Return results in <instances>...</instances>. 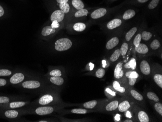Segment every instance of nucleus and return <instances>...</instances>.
Returning a JSON list of instances; mask_svg holds the SVG:
<instances>
[{"instance_id": "obj_1", "label": "nucleus", "mask_w": 162, "mask_h": 122, "mask_svg": "<svg viewBox=\"0 0 162 122\" xmlns=\"http://www.w3.org/2000/svg\"><path fill=\"white\" fill-rule=\"evenodd\" d=\"M73 45V42L68 38H61L56 40L55 43V50L59 52L67 51Z\"/></svg>"}, {"instance_id": "obj_34", "label": "nucleus", "mask_w": 162, "mask_h": 122, "mask_svg": "<svg viewBox=\"0 0 162 122\" xmlns=\"http://www.w3.org/2000/svg\"><path fill=\"white\" fill-rule=\"evenodd\" d=\"M59 8L62 11L65 13V14L68 13L70 10V7L68 3L64 2L59 3Z\"/></svg>"}, {"instance_id": "obj_28", "label": "nucleus", "mask_w": 162, "mask_h": 122, "mask_svg": "<svg viewBox=\"0 0 162 122\" xmlns=\"http://www.w3.org/2000/svg\"><path fill=\"white\" fill-rule=\"evenodd\" d=\"M120 56H121V54H120V49H117L114 52L110 57V61L111 62H115L119 60Z\"/></svg>"}, {"instance_id": "obj_45", "label": "nucleus", "mask_w": 162, "mask_h": 122, "mask_svg": "<svg viewBox=\"0 0 162 122\" xmlns=\"http://www.w3.org/2000/svg\"><path fill=\"white\" fill-rule=\"evenodd\" d=\"M160 2V0H152L149 3L148 8L149 9H154L155 8Z\"/></svg>"}, {"instance_id": "obj_27", "label": "nucleus", "mask_w": 162, "mask_h": 122, "mask_svg": "<svg viewBox=\"0 0 162 122\" xmlns=\"http://www.w3.org/2000/svg\"><path fill=\"white\" fill-rule=\"evenodd\" d=\"M98 103V101L94 100L89 101L85 102L83 104V106L86 109H93L95 107H96Z\"/></svg>"}, {"instance_id": "obj_48", "label": "nucleus", "mask_w": 162, "mask_h": 122, "mask_svg": "<svg viewBox=\"0 0 162 122\" xmlns=\"http://www.w3.org/2000/svg\"><path fill=\"white\" fill-rule=\"evenodd\" d=\"M124 113H125V116L127 118L129 117V118H131L133 117V115H132V113L130 111H129V110L125 112Z\"/></svg>"}, {"instance_id": "obj_43", "label": "nucleus", "mask_w": 162, "mask_h": 122, "mask_svg": "<svg viewBox=\"0 0 162 122\" xmlns=\"http://www.w3.org/2000/svg\"><path fill=\"white\" fill-rule=\"evenodd\" d=\"M105 92L106 93V94L109 95V97H113L116 95V91L113 88L111 89L110 87L106 88V89L105 90Z\"/></svg>"}, {"instance_id": "obj_42", "label": "nucleus", "mask_w": 162, "mask_h": 122, "mask_svg": "<svg viewBox=\"0 0 162 122\" xmlns=\"http://www.w3.org/2000/svg\"><path fill=\"white\" fill-rule=\"evenodd\" d=\"M105 75V70L104 68H99L96 72L95 76L98 78H102Z\"/></svg>"}, {"instance_id": "obj_32", "label": "nucleus", "mask_w": 162, "mask_h": 122, "mask_svg": "<svg viewBox=\"0 0 162 122\" xmlns=\"http://www.w3.org/2000/svg\"><path fill=\"white\" fill-rule=\"evenodd\" d=\"M89 13V11L86 9H81L78 10V11L74 14V17L76 18L82 17L84 16H87Z\"/></svg>"}, {"instance_id": "obj_2", "label": "nucleus", "mask_w": 162, "mask_h": 122, "mask_svg": "<svg viewBox=\"0 0 162 122\" xmlns=\"http://www.w3.org/2000/svg\"><path fill=\"white\" fill-rule=\"evenodd\" d=\"M124 77L127 79L128 86L132 88L136 83L139 77V75L136 71L129 70L125 72Z\"/></svg>"}, {"instance_id": "obj_54", "label": "nucleus", "mask_w": 162, "mask_h": 122, "mask_svg": "<svg viewBox=\"0 0 162 122\" xmlns=\"http://www.w3.org/2000/svg\"><path fill=\"white\" fill-rule=\"evenodd\" d=\"M39 122H47V121H39Z\"/></svg>"}, {"instance_id": "obj_22", "label": "nucleus", "mask_w": 162, "mask_h": 122, "mask_svg": "<svg viewBox=\"0 0 162 122\" xmlns=\"http://www.w3.org/2000/svg\"><path fill=\"white\" fill-rule=\"evenodd\" d=\"M56 29L52 28L51 26H47L44 27L41 32L42 36H48L54 34L56 32Z\"/></svg>"}, {"instance_id": "obj_12", "label": "nucleus", "mask_w": 162, "mask_h": 122, "mask_svg": "<svg viewBox=\"0 0 162 122\" xmlns=\"http://www.w3.org/2000/svg\"><path fill=\"white\" fill-rule=\"evenodd\" d=\"M65 14V13L61 10H56L51 15V21L52 22L56 21L58 23H60L64 19Z\"/></svg>"}, {"instance_id": "obj_11", "label": "nucleus", "mask_w": 162, "mask_h": 122, "mask_svg": "<svg viewBox=\"0 0 162 122\" xmlns=\"http://www.w3.org/2000/svg\"><path fill=\"white\" fill-rule=\"evenodd\" d=\"M40 82L37 80H28L24 81L22 83V87L24 89H36L40 87Z\"/></svg>"}, {"instance_id": "obj_15", "label": "nucleus", "mask_w": 162, "mask_h": 122, "mask_svg": "<svg viewBox=\"0 0 162 122\" xmlns=\"http://www.w3.org/2000/svg\"><path fill=\"white\" fill-rule=\"evenodd\" d=\"M54 100V97L50 94H46L41 96L38 100V103L39 105L45 106L52 103Z\"/></svg>"}, {"instance_id": "obj_51", "label": "nucleus", "mask_w": 162, "mask_h": 122, "mask_svg": "<svg viewBox=\"0 0 162 122\" xmlns=\"http://www.w3.org/2000/svg\"><path fill=\"white\" fill-rule=\"evenodd\" d=\"M149 0H137V1L139 2L140 3H145L148 1Z\"/></svg>"}, {"instance_id": "obj_50", "label": "nucleus", "mask_w": 162, "mask_h": 122, "mask_svg": "<svg viewBox=\"0 0 162 122\" xmlns=\"http://www.w3.org/2000/svg\"><path fill=\"white\" fill-rule=\"evenodd\" d=\"M57 2L58 3H62L68 2V0H56Z\"/></svg>"}, {"instance_id": "obj_21", "label": "nucleus", "mask_w": 162, "mask_h": 122, "mask_svg": "<svg viewBox=\"0 0 162 122\" xmlns=\"http://www.w3.org/2000/svg\"><path fill=\"white\" fill-rule=\"evenodd\" d=\"M135 51L139 54L145 55L147 54L149 51V47L148 46L144 43H140L138 46L135 47Z\"/></svg>"}, {"instance_id": "obj_49", "label": "nucleus", "mask_w": 162, "mask_h": 122, "mask_svg": "<svg viewBox=\"0 0 162 122\" xmlns=\"http://www.w3.org/2000/svg\"><path fill=\"white\" fill-rule=\"evenodd\" d=\"M4 11L3 8L0 6V17H1L4 15Z\"/></svg>"}, {"instance_id": "obj_36", "label": "nucleus", "mask_w": 162, "mask_h": 122, "mask_svg": "<svg viewBox=\"0 0 162 122\" xmlns=\"http://www.w3.org/2000/svg\"><path fill=\"white\" fill-rule=\"evenodd\" d=\"M142 40L145 41L149 40L152 37V34L149 32L144 31L141 34Z\"/></svg>"}, {"instance_id": "obj_3", "label": "nucleus", "mask_w": 162, "mask_h": 122, "mask_svg": "<svg viewBox=\"0 0 162 122\" xmlns=\"http://www.w3.org/2000/svg\"><path fill=\"white\" fill-rule=\"evenodd\" d=\"M112 87L114 90L117 92V93L121 95H128V93L129 88L128 87L125 86L123 84V83L119 80H114L113 82Z\"/></svg>"}, {"instance_id": "obj_38", "label": "nucleus", "mask_w": 162, "mask_h": 122, "mask_svg": "<svg viewBox=\"0 0 162 122\" xmlns=\"http://www.w3.org/2000/svg\"><path fill=\"white\" fill-rule=\"evenodd\" d=\"M154 108L157 113H158L161 117L162 116V104L160 102H155L154 105Z\"/></svg>"}, {"instance_id": "obj_39", "label": "nucleus", "mask_w": 162, "mask_h": 122, "mask_svg": "<svg viewBox=\"0 0 162 122\" xmlns=\"http://www.w3.org/2000/svg\"><path fill=\"white\" fill-rule=\"evenodd\" d=\"M11 98L7 96H0V106L10 103Z\"/></svg>"}, {"instance_id": "obj_20", "label": "nucleus", "mask_w": 162, "mask_h": 122, "mask_svg": "<svg viewBox=\"0 0 162 122\" xmlns=\"http://www.w3.org/2000/svg\"><path fill=\"white\" fill-rule=\"evenodd\" d=\"M137 63L135 58H131L130 61L123 65V69L127 71L135 70L136 69Z\"/></svg>"}, {"instance_id": "obj_47", "label": "nucleus", "mask_w": 162, "mask_h": 122, "mask_svg": "<svg viewBox=\"0 0 162 122\" xmlns=\"http://www.w3.org/2000/svg\"><path fill=\"white\" fill-rule=\"evenodd\" d=\"M8 81L6 79L0 78V87H3L7 85Z\"/></svg>"}, {"instance_id": "obj_16", "label": "nucleus", "mask_w": 162, "mask_h": 122, "mask_svg": "<svg viewBox=\"0 0 162 122\" xmlns=\"http://www.w3.org/2000/svg\"><path fill=\"white\" fill-rule=\"evenodd\" d=\"M107 9L105 8H100L94 10L91 14V18L92 19H96L101 18L106 15Z\"/></svg>"}, {"instance_id": "obj_6", "label": "nucleus", "mask_w": 162, "mask_h": 122, "mask_svg": "<svg viewBox=\"0 0 162 122\" xmlns=\"http://www.w3.org/2000/svg\"><path fill=\"white\" fill-rule=\"evenodd\" d=\"M119 99H114L108 102L103 107V110L106 112H113L118 110Z\"/></svg>"}, {"instance_id": "obj_7", "label": "nucleus", "mask_w": 162, "mask_h": 122, "mask_svg": "<svg viewBox=\"0 0 162 122\" xmlns=\"http://www.w3.org/2000/svg\"><path fill=\"white\" fill-rule=\"evenodd\" d=\"M132 107V103L129 100L127 99H123L119 101L118 106V110L119 113H124L129 110Z\"/></svg>"}, {"instance_id": "obj_23", "label": "nucleus", "mask_w": 162, "mask_h": 122, "mask_svg": "<svg viewBox=\"0 0 162 122\" xmlns=\"http://www.w3.org/2000/svg\"><path fill=\"white\" fill-rule=\"evenodd\" d=\"M50 82L57 86H61L64 84V79L61 77H51L50 78Z\"/></svg>"}, {"instance_id": "obj_5", "label": "nucleus", "mask_w": 162, "mask_h": 122, "mask_svg": "<svg viewBox=\"0 0 162 122\" xmlns=\"http://www.w3.org/2000/svg\"><path fill=\"white\" fill-rule=\"evenodd\" d=\"M135 114L137 120L140 122H149V118L148 115L144 110L135 108L133 110Z\"/></svg>"}, {"instance_id": "obj_46", "label": "nucleus", "mask_w": 162, "mask_h": 122, "mask_svg": "<svg viewBox=\"0 0 162 122\" xmlns=\"http://www.w3.org/2000/svg\"><path fill=\"white\" fill-rule=\"evenodd\" d=\"M51 27L52 28H54V29H58V28H59V24L58 22H56V21H53V22H52Z\"/></svg>"}, {"instance_id": "obj_17", "label": "nucleus", "mask_w": 162, "mask_h": 122, "mask_svg": "<svg viewBox=\"0 0 162 122\" xmlns=\"http://www.w3.org/2000/svg\"><path fill=\"white\" fill-rule=\"evenodd\" d=\"M122 23V20L120 19H114L108 22L106 26L109 30H113L121 26Z\"/></svg>"}, {"instance_id": "obj_31", "label": "nucleus", "mask_w": 162, "mask_h": 122, "mask_svg": "<svg viewBox=\"0 0 162 122\" xmlns=\"http://www.w3.org/2000/svg\"><path fill=\"white\" fill-rule=\"evenodd\" d=\"M72 4L74 8L77 10L83 9L84 7V3L81 0H73Z\"/></svg>"}, {"instance_id": "obj_9", "label": "nucleus", "mask_w": 162, "mask_h": 122, "mask_svg": "<svg viewBox=\"0 0 162 122\" xmlns=\"http://www.w3.org/2000/svg\"><path fill=\"white\" fill-rule=\"evenodd\" d=\"M128 95H129L131 97V98L133 99L137 103H142L144 101V97L135 89L132 88L129 89Z\"/></svg>"}, {"instance_id": "obj_4", "label": "nucleus", "mask_w": 162, "mask_h": 122, "mask_svg": "<svg viewBox=\"0 0 162 122\" xmlns=\"http://www.w3.org/2000/svg\"><path fill=\"white\" fill-rule=\"evenodd\" d=\"M123 63L119 62L115 66L114 77L117 80H120L124 77V71L123 70Z\"/></svg>"}, {"instance_id": "obj_19", "label": "nucleus", "mask_w": 162, "mask_h": 122, "mask_svg": "<svg viewBox=\"0 0 162 122\" xmlns=\"http://www.w3.org/2000/svg\"><path fill=\"white\" fill-rule=\"evenodd\" d=\"M119 39L118 37H113L106 43V49L108 50H112L119 45Z\"/></svg>"}, {"instance_id": "obj_18", "label": "nucleus", "mask_w": 162, "mask_h": 122, "mask_svg": "<svg viewBox=\"0 0 162 122\" xmlns=\"http://www.w3.org/2000/svg\"><path fill=\"white\" fill-rule=\"evenodd\" d=\"M3 115L8 119H15L19 115V112L15 109H7L3 111Z\"/></svg>"}, {"instance_id": "obj_44", "label": "nucleus", "mask_w": 162, "mask_h": 122, "mask_svg": "<svg viewBox=\"0 0 162 122\" xmlns=\"http://www.w3.org/2000/svg\"><path fill=\"white\" fill-rule=\"evenodd\" d=\"M49 75L51 77H61L62 72L60 70H53L50 72Z\"/></svg>"}, {"instance_id": "obj_24", "label": "nucleus", "mask_w": 162, "mask_h": 122, "mask_svg": "<svg viewBox=\"0 0 162 122\" xmlns=\"http://www.w3.org/2000/svg\"><path fill=\"white\" fill-rule=\"evenodd\" d=\"M153 79L156 84L158 86L160 89H162V75L159 72H155L154 75Z\"/></svg>"}, {"instance_id": "obj_13", "label": "nucleus", "mask_w": 162, "mask_h": 122, "mask_svg": "<svg viewBox=\"0 0 162 122\" xmlns=\"http://www.w3.org/2000/svg\"><path fill=\"white\" fill-rule=\"evenodd\" d=\"M25 79L24 75L22 72H16L15 74L12 75L10 77V83L13 85H17L21 83Z\"/></svg>"}, {"instance_id": "obj_33", "label": "nucleus", "mask_w": 162, "mask_h": 122, "mask_svg": "<svg viewBox=\"0 0 162 122\" xmlns=\"http://www.w3.org/2000/svg\"><path fill=\"white\" fill-rule=\"evenodd\" d=\"M129 45L127 42H124L122 43L120 49V54L122 56H125L129 50Z\"/></svg>"}, {"instance_id": "obj_25", "label": "nucleus", "mask_w": 162, "mask_h": 122, "mask_svg": "<svg viewBox=\"0 0 162 122\" xmlns=\"http://www.w3.org/2000/svg\"><path fill=\"white\" fill-rule=\"evenodd\" d=\"M136 12L133 9H128L123 14L122 18L124 20H128L135 16Z\"/></svg>"}, {"instance_id": "obj_26", "label": "nucleus", "mask_w": 162, "mask_h": 122, "mask_svg": "<svg viewBox=\"0 0 162 122\" xmlns=\"http://www.w3.org/2000/svg\"><path fill=\"white\" fill-rule=\"evenodd\" d=\"M137 31V28L136 27H134L130 29V30L127 32L125 35V40L127 41H129L132 40V38L134 37Z\"/></svg>"}, {"instance_id": "obj_52", "label": "nucleus", "mask_w": 162, "mask_h": 122, "mask_svg": "<svg viewBox=\"0 0 162 122\" xmlns=\"http://www.w3.org/2000/svg\"><path fill=\"white\" fill-rule=\"evenodd\" d=\"M89 65L90 66V70H92L93 68H94V64H92V63H90Z\"/></svg>"}, {"instance_id": "obj_40", "label": "nucleus", "mask_w": 162, "mask_h": 122, "mask_svg": "<svg viewBox=\"0 0 162 122\" xmlns=\"http://www.w3.org/2000/svg\"><path fill=\"white\" fill-rule=\"evenodd\" d=\"M141 40V34L139 33L136 35L134 40V41H133V44H134V46L135 47L138 46L140 45Z\"/></svg>"}, {"instance_id": "obj_14", "label": "nucleus", "mask_w": 162, "mask_h": 122, "mask_svg": "<svg viewBox=\"0 0 162 122\" xmlns=\"http://www.w3.org/2000/svg\"><path fill=\"white\" fill-rule=\"evenodd\" d=\"M26 105V103L23 101H12L10 103L0 106V107L10 109H16L24 107Z\"/></svg>"}, {"instance_id": "obj_35", "label": "nucleus", "mask_w": 162, "mask_h": 122, "mask_svg": "<svg viewBox=\"0 0 162 122\" xmlns=\"http://www.w3.org/2000/svg\"><path fill=\"white\" fill-rule=\"evenodd\" d=\"M161 47V43L159 40L157 39L154 40L150 44V48L153 50H158Z\"/></svg>"}, {"instance_id": "obj_8", "label": "nucleus", "mask_w": 162, "mask_h": 122, "mask_svg": "<svg viewBox=\"0 0 162 122\" xmlns=\"http://www.w3.org/2000/svg\"><path fill=\"white\" fill-rule=\"evenodd\" d=\"M139 68L141 72L144 76H148L151 74V67L149 62L146 60H143L141 61Z\"/></svg>"}, {"instance_id": "obj_37", "label": "nucleus", "mask_w": 162, "mask_h": 122, "mask_svg": "<svg viewBox=\"0 0 162 122\" xmlns=\"http://www.w3.org/2000/svg\"><path fill=\"white\" fill-rule=\"evenodd\" d=\"M71 113L78 114H85L88 113V110L86 109H71Z\"/></svg>"}, {"instance_id": "obj_29", "label": "nucleus", "mask_w": 162, "mask_h": 122, "mask_svg": "<svg viewBox=\"0 0 162 122\" xmlns=\"http://www.w3.org/2000/svg\"><path fill=\"white\" fill-rule=\"evenodd\" d=\"M86 24L84 23H77L74 24L73 28L75 31L83 32L86 29Z\"/></svg>"}, {"instance_id": "obj_41", "label": "nucleus", "mask_w": 162, "mask_h": 122, "mask_svg": "<svg viewBox=\"0 0 162 122\" xmlns=\"http://www.w3.org/2000/svg\"><path fill=\"white\" fill-rule=\"evenodd\" d=\"M12 74V72L10 70L6 69H0V77H8Z\"/></svg>"}, {"instance_id": "obj_10", "label": "nucleus", "mask_w": 162, "mask_h": 122, "mask_svg": "<svg viewBox=\"0 0 162 122\" xmlns=\"http://www.w3.org/2000/svg\"><path fill=\"white\" fill-rule=\"evenodd\" d=\"M54 111V108L51 106H42L38 107L35 110V113L39 115L50 114Z\"/></svg>"}, {"instance_id": "obj_30", "label": "nucleus", "mask_w": 162, "mask_h": 122, "mask_svg": "<svg viewBox=\"0 0 162 122\" xmlns=\"http://www.w3.org/2000/svg\"><path fill=\"white\" fill-rule=\"evenodd\" d=\"M146 95H147V98L150 101H152L154 102L160 101L159 97L154 92H148L146 94Z\"/></svg>"}, {"instance_id": "obj_53", "label": "nucleus", "mask_w": 162, "mask_h": 122, "mask_svg": "<svg viewBox=\"0 0 162 122\" xmlns=\"http://www.w3.org/2000/svg\"><path fill=\"white\" fill-rule=\"evenodd\" d=\"M124 122H134L133 120H131V119H126V120H124L123 121Z\"/></svg>"}]
</instances>
